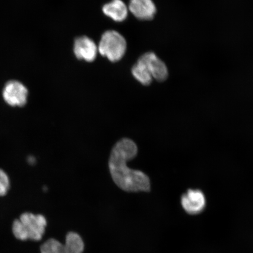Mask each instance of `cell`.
Segmentation results:
<instances>
[{
  "label": "cell",
  "instance_id": "cell-7",
  "mask_svg": "<svg viewBox=\"0 0 253 253\" xmlns=\"http://www.w3.org/2000/svg\"><path fill=\"white\" fill-rule=\"evenodd\" d=\"M74 52L78 59L91 62L96 58L98 46L90 38L82 36L75 40Z\"/></svg>",
  "mask_w": 253,
  "mask_h": 253
},
{
  "label": "cell",
  "instance_id": "cell-3",
  "mask_svg": "<svg viewBox=\"0 0 253 253\" xmlns=\"http://www.w3.org/2000/svg\"><path fill=\"white\" fill-rule=\"evenodd\" d=\"M126 42L122 34L114 30L107 31L101 38L98 52L110 61L115 62L121 60L125 55Z\"/></svg>",
  "mask_w": 253,
  "mask_h": 253
},
{
  "label": "cell",
  "instance_id": "cell-12",
  "mask_svg": "<svg viewBox=\"0 0 253 253\" xmlns=\"http://www.w3.org/2000/svg\"><path fill=\"white\" fill-rule=\"evenodd\" d=\"M41 253H67L64 245L56 239H49L40 247Z\"/></svg>",
  "mask_w": 253,
  "mask_h": 253
},
{
  "label": "cell",
  "instance_id": "cell-8",
  "mask_svg": "<svg viewBox=\"0 0 253 253\" xmlns=\"http://www.w3.org/2000/svg\"><path fill=\"white\" fill-rule=\"evenodd\" d=\"M128 10L141 20H151L156 14L157 8L153 0H130Z\"/></svg>",
  "mask_w": 253,
  "mask_h": 253
},
{
  "label": "cell",
  "instance_id": "cell-6",
  "mask_svg": "<svg viewBox=\"0 0 253 253\" xmlns=\"http://www.w3.org/2000/svg\"><path fill=\"white\" fill-rule=\"evenodd\" d=\"M183 210L190 214L202 212L206 207V198L204 193L198 189H189L181 198Z\"/></svg>",
  "mask_w": 253,
  "mask_h": 253
},
{
  "label": "cell",
  "instance_id": "cell-5",
  "mask_svg": "<svg viewBox=\"0 0 253 253\" xmlns=\"http://www.w3.org/2000/svg\"><path fill=\"white\" fill-rule=\"evenodd\" d=\"M146 66L152 77L158 82H164L169 77V69L166 63L152 52H147L142 55L138 60Z\"/></svg>",
  "mask_w": 253,
  "mask_h": 253
},
{
  "label": "cell",
  "instance_id": "cell-1",
  "mask_svg": "<svg viewBox=\"0 0 253 253\" xmlns=\"http://www.w3.org/2000/svg\"><path fill=\"white\" fill-rule=\"evenodd\" d=\"M137 144L128 138H123L114 145L109 161L111 176L117 186L128 192H149V177L141 170L127 166L128 161L137 156Z\"/></svg>",
  "mask_w": 253,
  "mask_h": 253
},
{
  "label": "cell",
  "instance_id": "cell-11",
  "mask_svg": "<svg viewBox=\"0 0 253 253\" xmlns=\"http://www.w3.org/2000/svg\"><path fill=\"white\" fill-rule=\"evenodd\" d=\"M131 72L136 80L145 86L150 84L153 80L146 66L140 62L138 61L132 67Z\"/></svg>",
  "mask_w": 253,
  "mask_h": 253
},
{
  "label": "cell",
  "instance_id": "cell-4",
  "mask_svg": "<svg viewBox=\"0 0 253 253\" xmlns=\"http://www.w3.org/2000/svg\"><path fill=\"white\" fill-rule=\"evenodd\" d=\"M28 96L27 88L20 82L9 81L3 88V99L11 107L24 106L27 103Z\"/></svg>",
  "mask_w": 253,
  "mask_h": 253
},
{
  "label": "cell",
  "instance_id": "cell-13",
  "mask_svg": "<svg viewBox=\"0 0 253 253\" xmlns=\"http://www.w3.org/2000/svg\"><path fill=\"white\" fill-rule=\"evenodd\" d=\"M10 188V179L8 174L0 169V197H4Z\"/></svg>",
  "mask_w": 253,
  "mask_h": 253
},
{
  "label": "cell",
  "instance_id": "cell-2",
  "mask_svg": "<svg viewBox=\"0 0 253 253\" xmlns=\"http://www.w3.org/2000/svg\"><path fill=\"white\" fill-rule=\"evenodd\" d=\"M47 220L43 215L24 212L13 221L12 232L21 241L39 242L45 235Z\"/></svg>",
  "mask_w": 253,
  "mask_h": 253
},
{
  "label": "cell",
  "instance_id": "cell-10",
  "mask_svg": "<svg viewBox=\"0 0 253 253\" xmlns=\"http://www.w3.org/2000/svg\"><path fill=\"white\" fill-rule=\"evenodd\" d=\"M63 245L67 253H84V239L79 233L73 231L66 234Z\"/></svg>",
  "mask_w": 253,
  "mask_h": 253
},
{
  "label": "cell",
  "instance_id": "cell-9",
  "mask_svg": "<svg viewBox=\"0 0 253 253\" xmlns=\"http://www.w3.org/2000/svg\"><path fill=\"white\" fill-rule=\"evenodd\" d=\"M103 13L116 22L125 21L128 16V8L122 0H113L103 7Z\"/></svg>",
  "mask_w": 253,
  "mask_h": 253
}]
</instances>
